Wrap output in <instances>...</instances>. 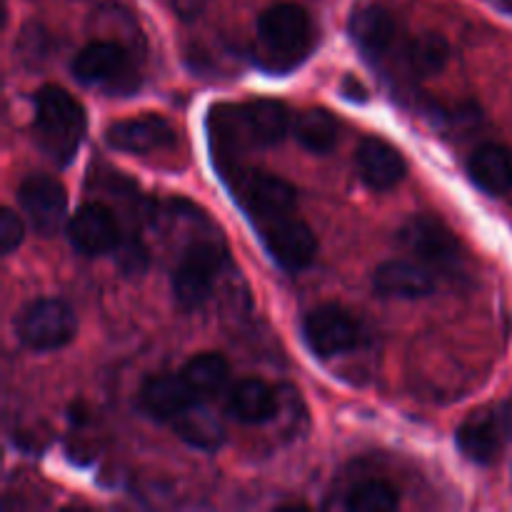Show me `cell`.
<instances>
[{
	"label": "cell",
	"instance_id": "obj_5",
	"mask_svg": "<svg viewBox=\"0 0 512 512\" xmlns=\"http://www.w3.org/2000/svg\"><path fill=\"white\" fill-rule=\"evenodd\" d=\"M303 335L308 348L318 358L343 355L358 348V343L363 340L360 325L340 305H320V308L310 310L308 318L303 320Z\"/></svg>",
	"mask_w": 512,
	"mask_h": 512
},
{
	"label": "cell",
	"instance_id": "obj_13",
	"mask_svg": "<svg viewBox=\"0 0 512 512\" xmlns=\"http://www.w3.org/2000/svg\"><path fill=\"white\" fill-rule=\"evenodd\" d=\"M108 143L123 153L145 155L150 150H163L175 143V130L160 115H140V118L118 120L105 133Z\"/></svg>",
	"mask_w": 512,
	"mask_h": 512
},
{
	"label": "cell",
	"instance_id": "obj_11",
	"mask_svg": "<svg viewBox=\"0 0 512 512\" xmlns=\"http://www.w3.org/2000/svg\"><path fill=\"white\" fill-rule=\"evenodd\" d=\"M505 415L495 408H480L458 428V445L473 463L490 465L500 458L505 445Z\"/></svg>",
	"mask_w": 512,
	"mask_h": 512
},
{
	"label": "cell",
	"instance_id": "obj_19",
	"mask_svg": "<svg viewBox=\"0 0 512 512\" xmlns=\"http://www.w3.org/2000/svg\"><path fill=\"white\" fill-rule=\"evenodd\" d=\"M228 410L235 420L248 425L268 423L278 413V400L273 388L258 378L240 380L228 393Z\"/></svg>",
	"mask_w": 512,
	"mask_h": 512
},
{
	"label": "cell",
	"instance_id": "obj_26",
	"mask_svg": "<svg viewBox=\"0 0 512 512\" xmlns=\"http://www.w3.org/2000/svg\"><path fill=\"white\" fill-rule=\"evenodd\" d=\"M25 238V228H23V220L15 210L5 208L0 213V250L3 255H10Z\"/></svg>",
	"mask_w": 512,
	"mask_h": 512
},
{
	"label": "cell",
	"instance_id": "obj_16",
	"mask_svg": "<svg viewBox=\"0 0 512 512\" xmlns=\"http://www.w3.org/2000/svg\"><path fill=\"white\" fill-rule=\"evenodd\" d=\"M240 130L255 145H275L288 135V108L278 100H253L235 110Z\"/></svg>",
	"mask_w": 512,
	"mask_h": 512
},
{
	"label": "cell",
	"instance_id": "obj_20",
	"mask_svg": "<svg viewBox=\"0 0 512 512\" xmlns=\"http://www.w3.org/2000/svg\"><path fill=\"white\" fill-rule=\"evenodd\" d=\"M350 35L358 43V48H363L368 55H383L398 35V23L385 8L368 5L353 15Z\"/></svg>",
	"mask_w": 512,
	"mask_h": 512
},
{
	"label": "cell",
	"instance_id": "obj_21",
	"mask_svg": "<svg viewBox=\"0 0 512 512\" xmlns=\"http://www.w3.org/2000/svg\"><path fill=\"white\" fill-rule=\"evenodd\" d=\"M180 440L200 450H218L225 443V428L218 415L203 405V400L190 405L188 410L170 420Z\"/></svg>",
	"mask_w": 512,
	"mask_h": 512
},
{
	"label": "cell",
	"instance_id": "obj_12",
	"mask_svg": "<svg viewBox=\"0 0 512 512\" xmlns=\"http://www.w3.org/2000/svg\"><path fill=\"white\" fill-rule=\"evenodd\" d=\"M70 243L78 253L105 255L120 245V228L115 215L98 203H88L73 215L68 225Z\"/></svg>",
	"mask_w": 512,
	"mask_h": 512
},
{
	"label": "cell",
	"instance_id": "obj_22",
	"mask_svg": "<svg viewBox=\"0 0 512 512\" xmlns=\"http://www.w3.org/2000/svg\"><path fill=\"white\" fill-rule=\"evenodd\" d=\"M293 135L305 150L325 155L338 143V120L325 108H308L293 123Z\"/></svg>",
	"mask_w": 512,
	"mask_h": 512
},
{
	"label": "cell",
	"instance_id": "obj_6",
	"mask_svg": "<svg viewBox=\"0 0 512 512\" xmlns=\"http://www.w3.org/2000/svg\"><path fill=\"white\" fill-rule=\"evenodd\" d=\"M73 73L80 83L105 90H128L133 85V65L118 43L95 40L85 45L73 60Z\"/></svg>",
	"mask_w": 512,
	"mask_h": 512
},
{
	"label": "cell",
	"instance_id": "obj_9",
	"mask_svg": "<svg viewBox=\"0 0 512 512\" xmlns=\"http://www.w3.org/2000/svg\"><path fill=\"white\" fill-rule=\"evenodd\" d=\"M258 230L268 253L285 270L308 268L318 255V240H315L313 230L303 220H295L293 215L260 223Z\"/></svg>",
	"mask_w": 512,
	"mask_h": 512
},
{
	"label": "cell",
	"instance_id": "obj_4",
	"mask_svg": "<svg viewBox=\"0 0 512 512\" xmlns=\"http://www.w3.org/2000/svg\"><path fill=\"white\" fill-rule=\"evenodd\" d=\"M223 255L213 243H193L180 258L173 273V293L178 305L193 310L203 305L213 293L215 278H218Z\"/></svg>",
	"mask_w": 512,
	"mask_h": 512
},
{
	"label": "cell",
	"instance_id": "obj_10",
	"mask_svg": "<svg viewBox=\"0 0 512 512\" xmlns=\"http://www.w3.org/2000/svg\"><path fill=\"white\" fill-rule=\"evenodd\" d=\"M238 200L245 213L253 220L268 223V220L293 215L295 210V188L288 180L270 173H245L240 175Z\"/></svg>",
	"mask_w": 512,
	"mask_h": 512
},
{
	"label": "cell",
	"instance_id": "obj_8",
	"mask_svg": "<svg viewBox=\"0 0 512 512\" xmlns=\"http://www.w3.org/2000/svg\"><path fill=\"white\" fill-rule=\"evenodd\" d=\"M18 203L28 215L35 233L50 238L63 228L65 213H68V195H65L63 185L50 175H28L18 188Z\"/></svg>",
	"mask_w": 512,
	"mask_h": 512
},
{
	"label": "cell",
	"instance_id": "obj_25",
	"mask_svg": "<svg viewBox=\"0 0 512 512\" xmlns=\"http://www.w3.org/2000/svg\"><path fill=\"white\" fill-rule=\"evenodd\" d=\"M400 505L398 490L385 480L358 483L345 498V508L355 512H390Z\"/></svg>",
	"mask_w": 512,
	"mask_h": 512
},
{
	"label": "cell",
	"instance_id": "obj_24",
	"mask_svg": "<svg viewBox=\"0 0 512 512\" xmlns=\"http://www.w3.org/2000/svg\"><path fill=\"white\" fill-rule=\"evenodd\" d=\"M450 58L448 40L438 33H425L410 40L408 65L415 75H435L445 68Z\"/></svg>",
	"mask_w": 512,
	"mask_h": 512
},
{
	"label": "cell",
	"instance_id": "obj_2",
	"mask_svg": "<svg viewBox=\"0 0 512 512\" xmlns=\"http://www.w3.org/2000/svg\"><path fill=\"white\" fill-rule=\"evenodd\" d=\"M258 40L273 70L303 63L313 48V23L298 3H275L258 18Z\"/></svg>",
	"mask_w": 512,
	"mask_h": 512
},
{
	"label": "cell",
	"instance_id": "obj_15",
	"mask_svg": "<svg viewBox=\"0 0 512 512\" xmlns=\"http://www.w3.org/2000/svg\"><path fill=\"white\" fill-rule=\"evenodd\" d=\"M375 293L383 298L420 300L435 290V280L428 268L408 260H388L373 275Z\"/></svg>",
	"mask_w": 512,
	"mask_h": 512
},
{
	"label": "cell",
	"instance_id": "obj_3",
	"mask_svg": "<svg viewBox=\"0 0 512 512\" xmlns=\"http://www.w3.org/2000/svg\"><path fill=\"white\" fill-rule=\"evenodd\" d=\"M15 333L25 348L50 353V350L65 348L75 338L78 318H75L73 308L63 300L40 298L20 313Z\"/></svg>",
	"mask_w": 512,
	"mask_h": 512
},
{
	"label": "cell",
	"instance_id": "obj_23",
	"mask_svg": "<svg viewBox=\"0 0 512 512\" xmlns=\"http://www.w3.org/2000/svg\"><path fill=\"white\" fill-rule=\"evenodd\" d=\"M180 375H183L185 383L190 385V390H193L200 400H208L225 388L230 375V365L220 353H200L185 363Z\"/></svg>",
	"mask_w": 512,
	"mask_h": 512
},
{
	"label": "cell",
	"instance_id": "obj_14",
	"mask_svg": "<svg viewBox=\"0 0 512 512\" xmlns=\"http://www.w3.org/2000/svg\"><path fill=\"white\" fill-rule=\"evenodd\" d=\"M358 173L373 190H390L405 178L403 153L383 138H365L355 153Z\"/></svg>",
	"mask_w": 512,
	"mask_h": 512
},
{
	"label": "cell",
	"instance_id": "obj_1",
	"mask_svg": "<svg viewBox=\"0 0 512 512\" xmlns=\"http://www.w3.org/2000/svg\"><path fill=\"white\" fill-rule=\"evenodd\" d=\"M85 110L60 85H43L35 95V138L55 163H70L85 138Z\"/></svg>",
	"mask_w": 512,
	"mask_h": 512
},
{
	"label": "cell",
	"instance_id": "obj_27",
	"mask_svg": "<svg viewBox=\"0 0 512 512\" xmlns=\"http://www.w3.org/2000/svg\"><path fill=\"white\" fill-rule=\"evenodd\" d=\"M343 93L345 98L355 100V103H358V100H368V90H365V85L360 83V80H355L353 75H348V78L343 80Z\"/></svg>",
	"mask_w": 512,
	"mask_h": 512
},
{
	"label": "cell",
	"instance_id": "obj_17",
	"mask_svg": "<svg viewBox=\"0 0 512 512\" xmlns=\"http://www.w3.org/2000/svg\"><path fill=\"white\" fill-rule=\"evenodd\" d=\"M198 400L183 375H158V378H150L140 390V405L145 413L158 420H168V423Z\"/></svg>",
	"mask_w": 512,
	"mask_h": 512
},
{
	"label": "cell",
	"instance_id": "obj_18",
	"mask_svg": "<svg viewBox=\"0 0 512 512\" xmlns=\"http://www.w3.org/2000/svg\"><path fill=\"white\" fill-rule=\"evenodd\" d=\"M468 173L478 188L490 195L512 190V150L500 143H485L468 158Z\"/></svg>",
	"mask_w": 512,
	"mask_h": 512
},
{
	"label": "cell",
	"instance_id": "obj_7",
	"mask_svg": "<svg viewBox=\"0 0 512 512\" xmlns=\"http://www.w3.org/2000/svg\"><path fill=\"white\" fill-rule=\"evenodd\" d=\"M405 250L435 268H455L460 263V243L445 223L433 215H415L398 230Z\"/></svg>",
	"mask_w": 512,
	"mask_h": 512
}]
</instances>
